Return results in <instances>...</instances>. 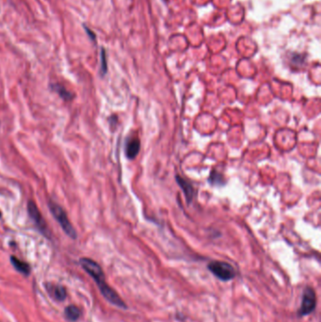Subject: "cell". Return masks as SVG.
Returning <instances> with one entry per match:
<instances>
[{"label":"cell","instance_id":"1","mask_svg":"<svg viewBox=\"0 0 321 322\" xmlns=\"http://www.w3.org/2000/svg\"><path fill=\"white\" fill-rule=\"evenodd\" d=\"M79 262L81 267L84 268L85 271L95 281L104 298L115 306L126 309V305L121 299V297L117 294V292L115 291L113 288H111L107 284L104 271L100 267L99 264H97L95 261L90 258H81Z\"/></svg>","mask_w":321,"mask_h":322},{"label":"cell","instance_id":"2","mask_svg":"<svg viewBox=\"0 0 321 322\" xmlns=\"http://www.w3.org/2000/svg\"><path fill=\"white\" fill-rule=\"evenodd\" d=\"M48 207L53 215L54 218L57 220V222L61 225L62 230L69 237V238L76 239L77 238V234L76 230L74 229L73 225L70 223L69 219L67 217L66 212L63 210V208L55 203L54 201H48Z\"/></svg>","mask_w":321,"mask_h":322},{"label":"cell","instance_id":"3","mask_svg":"<svg viewBox=\"0 0 321 322\" xmlns=\"http://www.w3.org/2000/svg\"><path fill=\"white\" fill-rule=\"evenodd\" d=\"M207 268L209 271L222 282H228L237 276V271L232 265L223 261H211Z\"/></svg>","mask_w":321,"mask_h":322},{"label":"cell","instance_id":"4","mask_svg":"<svg viewBox=\"0 0 321 322\" xmlns=\"http://www.w3.org/2000/svg\"><path fill=\"white\" fill-rule=\"evenodd\" d=\"M316 306L315 292L311 286H306L303 290L301 304L298 311V316H305L313 313Z\"/></svg>","mask_w":321,"mask_h":322},{"label":"cell","instance_id":"5","mask_svg":"<svg viewBox=\"0 0 321 322\" xmlns=\"http://www.w3.org/2000/svg\"><path fill=\"white\" fill-rule=\"evenodd\" d=\"M28 211H29V215H30L31 220L33 221L34 224L37 226V228L40 230V232L48 238L49 237V231L47 229L46 221H45L43 215L41 214V212H40L38 207L36 206V204L33 201H29V203H28Z\"/></svg>","mask_w":321,"mask_h":322},{"label":"cell","instance_id":"6","mask_svg":"<svg viewBox=\"0 0 321 322\" xmlns=\"http://www.w3.org/2000/svg\"><path fill=\"white\" fill-rule=\"evenodd\" d=\"M176 181H177V184L179 185V187L182 189V191L184 192V194H185V197L187 199L188 204L190 205L192 202L193 194H194L193 187L186 179H184L180 176H176Z\"/></svg>","mask_w":321,"mask_h":322},{"label":"cell","instance_id":"7","mask_svg":"<svg viewBox=\"0 0 321 322\" xmlns=\"http://www.w3.org/2000/svg\"><path fill=\"white\" fill-rule=\"evenodd\" d=\"M140 150V141L138 138H131L125 146V153L127 158L134 159Z\"/></svg>","mask_w":321,"mask_h":322},{"label":"cell","instance_id":"8","mask_svg":"<svg viewBox=\"0 0 321 322\" xmlns=\"http://www.w3.org/2000/svg\"><path fill=\"white\" fill-rule=\"evenodd\" d=\"M11 262L16 270L19 271L20 273L25 274V275H29L31 273V266L28 263L21 261L15 256L11 257Z\"/></svg>","mask_w":321,"mask_h":322},{"label":"cell","instance_id":"9","mask_svg":"<svg viewBox=\"0 0 321 322\" xmlns=\"http://www.w3.org/2000/svg\"><path fill=\"white\" fill-rule=\"evenodd\" d=\"M47 290L49 294L53 296L54 299L58 300H63L66 298V290L63 286L61 285H47Z\"/></svg>","mask_w":321,"mask_h":322},{"label":"cell","instance_id":"10","mask_svg":"<svg viewBox=\"0 0 321 322\" xmlns=\"http://www.w3.org/2000/svg\"><path fill=\"white\" fill-rule=\"evenodd\" d=\"M51 89L53 90L54 92H57L61 98L65 101H70L75 97V95L68 91L63 85L52 84L51 85Z\"/></svg>","mask_w":321,"mask_h":322},{"label":"cell","instance_id":"11","mask_svg":"<svg viewBox=\"0 0 321 322\" xmlns=\"http://www.w3.org/2000/svg\"><path fill=\"white\" fill-rule=\"evenodd\" d=\"M64 314H65V316H66V318L68 320L74 322L77 321V319L80 317L81 312L77 306L69 305V306L66 307V309L64 311Z\"/></svg>","mask_w":321,"mask_h":322},{"label":"cell","instance_id":"12","mask_svg":"<svg viewBox=\"0 0 321 322\" xmlns=\"http://www.w3.org/2000/svg\"><path fill=\"white\" fill-rule=\"evenodd\" d=\"M100 60H101V66H100V73L101 76L104 77L107 73V53L106 50L102 47L101 48V54H100Z\"/></svg>","mask_w":321,"mask_h":322},{"label":"cell","instance_id":"13","mask_svg":"<svg viewBox=\"0 0 321 322\" xmlns=\"http://www.w3.org/2000/svg\"><path fill=\"white\" fill-rule=\"evenodd\" d=\"M209 182L215 185H223L222 175H219L217 172H214V173L211 174V176H210Z\"/></svg>","mask_w":321,"mask_h":322},{"label":"cell","instance_id":"14","mask_svg":"<svg viewBox=\"0 0 321 322\" xmlns=\"http://www.w3.org/2000/svg\"><path fill=\"white\" fill-rule=\"evenodd\" d=\"M84 27L85 31H86V33L88 34V36H89V38L91 39L92 41H95V39H96V36H95V34H94V32L93 31H92V30H90L87 26H83Z\"/></svg>","mask_w":321,"mask_h":322},{"label":"cell","instance_id":"15","mask_svg":"<svg viewBox=\"0 0 321 322\" xmlns=\"http://www.w3.org/2000/svg\"><path fill=\"white\" fill-rule=\"evenodd\" d=\"M1 217H2V214H1V212H0V219H1Z\"/></svg>","mask_w":321,"mask_h":322}]
</instances>
